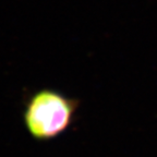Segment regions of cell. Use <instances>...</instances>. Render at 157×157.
<instances>
[{
	"instance_id": "6da1fadb",
	"label": "cell",
	"mask_w": 157,
	"mask_h": 157,
	"mask_svg": "<svg viewBox=\"0 0 157 157\" xmlns=\"http://www.w3.org/2000/svg\"><path fill=\"white\" fill-rule=\"evenodd\" d=\"M80 107L78 98L43 88L27 98L23 121L29 134L38 142L57 139L72 127Z\"/></svg>"
}]
</instances>
